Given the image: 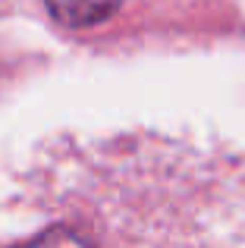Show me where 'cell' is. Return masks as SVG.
<instances>
[{
	"label": "cell",
	"mask_w": 245,
	"mask_h": 248,
	"mask_svg": "<svg viewBox=\"0 0 245 248\" xmlns=\"http://www.w3.org/2000/svg\"><path fill=\"white\" fill-rule=\"evenodd\" d=\"M50 16L69 29H92L101 25L122 6V0H44Z\"/></svg>",
	"instance_id": "1"
},
{
	"label": "cell",
	"mask_w": 245,
	"mask_h": 248,
	"mask_svg": "<svg viewBox=\"0 0 245 248\" xmlns=\"http://www.w3.org/2000/svg\"><path fill=\"white\" fill-rule=\"evenodd\" d=\"M10 248H94V245L82 232L66 230V226H54V230H44L35 239H25V242L10 245Z\"/></svg>",
	"instance_id": "2"
}]
</instances>
